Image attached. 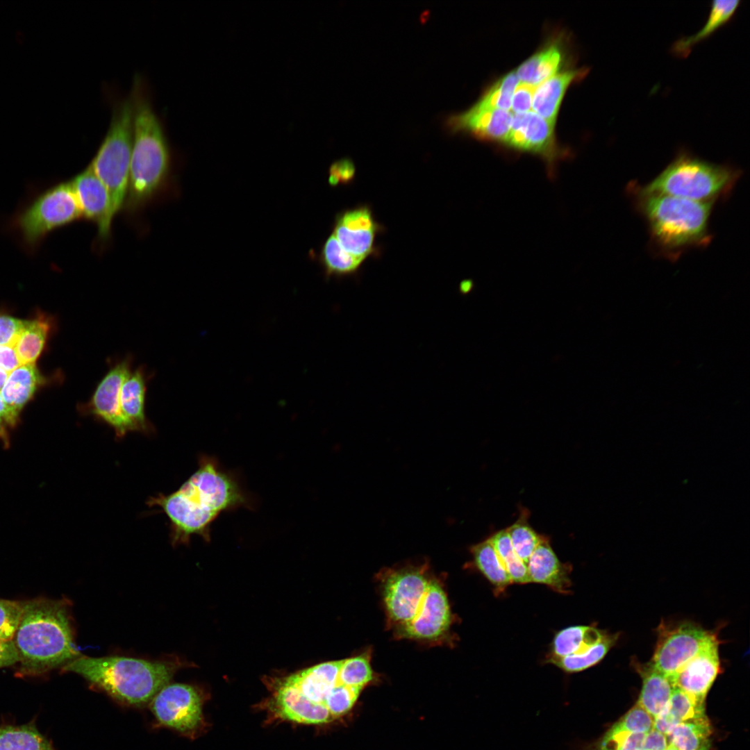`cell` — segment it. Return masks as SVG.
Here are the masks:
<instances>
[{
	"label": "cell",
	"instance_id": "obj_19",
	"mask_svg": "<svg viewBox=\"0 0 750 750\" xmlns=\"http://www.w3.org/2000/svg\"><path fill=\"white\" fill-rule=\"evenodd\" d=\"M588 68L568 69L558 72L535 87L533 111L555 126L560 103L569 86L585 77Z\"/></svg>",
	"mask_w": 750,
	"mask_h": 750
},
{
	"label": "cell",
	"instance_id": "obj_41",
	"mask_svg": "<svg viewBox=\"0 0 750 750\" xmlns=\"http://www.w3.org/2000/svg\"><path fill=\"white\" fill-rule=\"evenodd\" d=\"M356 167L349 158L334 162L328 171V183L333 186L350 183L355 176Z\"/></svg>",
	"mask_w": 750,
	"mask_h": 750
},
{
	"label": "cell",
	"instance_id": "obj_11",
	"mask_svg": "<svg viewBox=\"0 0 750 750\" xmlns=\"http://www.w3.org/2000/svg\"><path fill=\"white\" fill-rule=\"evenodd\" d=\"M132 362L131 356L114 361L89 401L78 406L82 415L92 417L107 424L113 429L117 438L127 434L119 411V394L125 378L132 370Z\"/></svg>",
	"mask_w": 750,
	"mask_h": 750
},
{
	"label": "cell",
	"instance_id": "obj_48",
	"mask_svg": "<svg viewBox=\"0 0 750 750\" xmlns=\"http://www.w3.org/2000/svg\"><path fill=\"white\" fill-rule=\"evenodd\" d=\"M710 745H711V744H710V742H707L706 744H704V745H703V746L702 747H701V748H700V749H699V750H710Z\"/></svg>",
	"mask_w": 750,
	"mask_h": 750
},
{
	"label": "cell",
	"instance_id": "obj_17",
	"mask_svg": "<svg viewBox=\"0 0 750 750\" xmlns=\"http://www.w3.org/2000/svg\"><path fill=\"white\" fill-rule=\"evenodd\" d=\"M718 647L717 637L669 678L674 687L705 701L721 670Z\"/></svg>",
	"mask_w": 750,
	"mask_h": 750
},
{
	"label": "cell",
	"instance_id": "obj_36",
	"mask_svg": "<svg viewBox=\"0 0 750 750\" xmlns=\"http://www.w3.org/2000/svg\"><path fill=\"white\" fill-rule=\"evenodd\" d=\"M339 675L344 685L363 688L373 679L371 653L365 651L342 660Z\"/></svg>",
	"mask_w": 750,
	"mask_h": 750
},
{
	"label": "cell",
	"instance_id": "obj_4",
	"mask_svg": "<svg viewBox=\"0 0 750 750\" xmlns=\"http://www.w3.org/2000/svg\"><path fill=\"white\" fill-rule=\"evenodd\" d=\"M71 608L67 599L38 597L23 601L12 640L19 656L17 677L42 676L81 656Z\"/></svg>",
	"mask_w": 750,
	"mask_h": 750
},
{
	"label": "cell",
	"instance_id": "obj_34",
	"mask_svg": "<svg viewBox=\"0 0 750 750\" xmlns=\"http://www.w3.org/2000/svg\"><path fill=\"white\" fill-rule=\"evenodd\" d=\"M519 83L515 72H510L487 89L474 104L482 108L510 111L512 97Z\"/></svg>",
	"mask_w": 750,
	"mask_h": 750
},
{
	"label": "cell",
	"instance_id": "obj_2",
	"mask_svg": "<svg viewBox=\"0 0 750 750\" xmlns=\"http://www.w3.org/2000/svg\"><path fill=\"white\" fill-rule=\"evenodd\" d=\"M129 94L133 110V136L124 209L135 214L168 189L173 153L165 124L154 108L149 85L140 74L134 76Z\"/></svg>",
	"mask_w": 750,
	"mask_h": 750
},
{
	"label": "cell",
	"instance_id": "obj_32",
	"mask_svg": "<svg viewBox=\"0 0 750 750\" xmlns=\"http://www.w3.org/2000/svg\"><path fill=\"white\" fill-rule=\"evenodd\" d=\"M50 329L48 321L35 319L26 321L15 345L21 365L35 364L45 344Z\"/></svg>",
	"mask_w": 750,
	"mask_h": 750
},
{
	"label": "cell",
	"instance_id": "obj_3",
	"mask_svg": "<svg viewBox=\"0 0 750 750\" xmlns=\"http://www.w3.org/2000/svg\"><path fill=\"white\" fill-rule=\"evenodd\" d=\"M238 484L212 458L203 456L198 469L177 489L147 501L168 517L174 546L188 544L193 535L209 539L212 522L224 511L244 504Z\"/></svg>",
	"mask_w": 750,
	"mask_h": 750
},
{
	"label": "cell",
	"instance_id": "obj_42",
	"mask_svg": "<svg viewBox=\"0 0 750 750\" xmlns=\"http://www.w3.org/2000/svg\"><path fill=\"white\" fill-rule=\"evenodd\" d=\"M534 89L533 86L519 83L512 97V112L519 114L531 111Z\"/></svg>",
	"mask_w": 750,
	"mask_h": 750
},
{
	"label": "cell",
	"instance_id": "obj_15",
	"mask_svg": "<svg viewBox=\"0 0 750 750\" xmlns=\"http://www.w3.org/2000/svg\"><path fill=\"white\" fill-rule=\"evenodd\" d=\"M512 112L474 104L467 110L448 115L444 126L451 133H467L473 137L504 144L510 131Z\"/></svg>",
	"mask_w": 750,
	"mask_h": 750
},
{
	"label": "cell",
	"instance_id": "obj_45",
	"mask_svg": "<svg viewBox=\"0 0 750 750\" xmlns=\"http://www.w3.org/2000/svg\"><path fill=\"white\" fill-rule=\"evenodd\" d=\"M19 365L15 347L0 345V367L10 374Z\"/></svg>",
	"mask_w": 750,
	"mask_h": 750
},
{
	"label": "cell",
	"instance_id": "obj_27",
	"mask_svg": "<svg viewBox=\"0 0 750 750\" xmlns=\"http://www.w3.org/2000/svg\"><path fill=\"white\" fill-rule=\"evenodd\" d=\"M0 750H55L33 723L0 726Z\"/></svg>",
	"mask_w": 750,
	"mask_h": 750
},
{
	"label": "cell",
	"instance_id": "obj_33",
	"mask_svg": "<svg viewBox=\"0 0 750 750\" xmlns=\"http://www.w3.org/2000/svg\"><path fill=\"white\" fill-rule=\"evenodd\" d=\"M488 540L499 554L512 582L531 583L527 565L516 553L506 530L495 533Z\"/></svg>",
	"mask_w": 750,
	"mask_h": 750
},
{
	"label": "cell",
	"instance_id": "obj_40",
	"mask_svg": "<svg viewBox=\"0 0 750 750\" xmlns=\"http://www.w3.org/2000/svg\"><path fill=\"white\" fill-rule=\"evenodd\" d=\"M26 322L7 315L0 314V345L15 347Z\"/></svg>",
	"mask_w": 750,
	"mask_h": 750
},
{
	"label": "cell",
	"instance_id": "obj_18",
	"mask_svg": "<svg viewBox=\"0 0 750 750\" xmlns=\"http://www.w3.org/2000/svg\"><path fill=\"white\" fill-rule=\"evenodd\" d=\"M149 378L146 368L140 366L130 372L122 385L119 411L127 433L139 432L148 435L155 431L145 411L147 383Z\"/></svg>",
	"mask_w": 750,
	"mask_h": 750
},
{
	"label": "cell",
	"instance_id": "obj_6",
	"mask_svg": "<svg viewBox=\"0 0 750 750\" xmlns=\"http://www.w3.org/2000/svg\"><path fill=\"white\" fill-rule=\"evenodd\" d=\"M178 660L79 656L61 668L79 674L116 699L133 706L152 700L181 667Z\"/></svg>",
	"mask_w": 750,
	"mask_h": 750
},
{
	"label": "cell",
	"instance_id": "obj_20",
	"mask_svg": "<svg viewBox=\"0 0 750 750\" xmlns=\"http://www.w3.org/2000/svg\"><path fill=\"white\" fill-rule=\"evenodd\" d=\"M35 364L21 365L8 374L0 391L11 428L17 425L19 413L42 383Z\"/></svg>",
	"mask_w": 750,
	"mask_h": 750
},
{
	"label": "cell",
	"instance_id": "obj_49",
	"mask_svg": "<svg viewBox=\"0 0 750 750\" xmlns=\"http://www.w3.org/2000/svg\"><path fill=\"white\" fill-rule=\"evenodd\" d=\"M665 750H678V749L676 747H674V746L669 744L667 748Z\"/></svg>",
	"mask_w": 750,
	"mask_h": 750
},
{
	"label": "cell",
	"instance_id": "obj_26",
	"mask_svg": "<svg viewBox=\"0 0 750 750\" xmlns=\"http://www.w3.org/2000/svg\"><path fill=\"white\" fill-rule=\"evenodd\" d=\"M604 634L599 629L588 626L565 628L556 634L549 656L560 658L580 653L599 641Z\"/></svg>",
	"mask_w": 750,
	"mask_h": 750
},
{
	"label": "cell",
	"instance_id": "obj_16",
	"mask_svg": "<svg viewBox=\"0 0 750 750\" xmlns=\"http://www.w3.org/2000/svg\"><path fill=\"white\" fill-rule=\"evenodd\" d=\"M378 228L370 208L362 206L340 213L333 235L345 251L364 261L374 251Z\"/></svg>",
	"mask_w": 750,
	"mask_h": 750
},
{
	"label": "cell",
	"instance_id": "obj_31",
	"mask_svg": "<svg viewBox=\"0 0 750 750\" xmlns=\"http://www.w3.org/2000/svg\"><path fill=\"white\" fill-rule=\"evenodd\" d=\"M319 258L328 277L353 275L363 262L345 251L333 234L324 243Z\"/></svg>",
	"mask_w": 750,
	"mask_h": 750
},
{
	"label": "cell",
	"instance_id": "obj_39",
	"mask_svg": "<svg viewBox=\"0 0 750 750\" xmlns=\"http://www.w3.org/2000/svg\"><path fill=\"white\" fill-rule=\"evenodd\" d=\"M654 719L641 706L635 704L614 726L633 733H647L653 726Z\"/></svg>",
	"mask_w": 750,
	"mask_h": 750
},
{
	"label": "cell",
	"instance_id": "obj_28",
	"mask_svg": "<svg viewBox=\"0 0 750 750\" xmlns=\"http://www.w3.org/2000/svg\"><path fill=\"white\" fill-rule=\"evenodd\" d=\"M617 640V635L605 633L599 641L580 653L560 658L549 656L548 661L565 672H579L599 663Z\"/></svg>",
	"mask_w": 750,
	"mask_h": 750
},
{
	"label": "cell",
	"instance_id": "obj_30",
	"mask_svg": "<svg viewBox=\"0 0 750 750\" xmlns=\"http://www.w3.org/2000/svg\"><path fill=\"white\" fill-rule=\"evenodd\" d=\"M471 552L476 567L496 588L503 590L512 583L499 554L488 539L474 545Z\"/></svg>",
	"mask_w": 750,
	"mask_h": 750
},
{
	"label": "cell",
	"instance_id": "obj_1",
	"mask_svg": "<svg viewBox=\"0 0 750 750\" xmlns=\"http://www.w3.org/2000/svg\"><path fill=\"white\" fill-rule=\"evenodd\" d=\"M381 586L388 622L396 638L435 643L449 634V599L426 565L388 569L381 577Z\"/></svg>",
	"mask_w": 750,
	"mask_h": 750
},
{
	"label": "cell",
	"instance_id": "obj_46",
	"mask_svg": "<svg viewBox=\"0 0 750 750\" xmlns=\"http://www.w3.org/2000/svg\"><path fill=\"white\" fill-rule=\"evenodd\" d=\"M10 428H12L9 422L7 409L0 394V442L6 447L10 444Z\"/></svg>",
	"mask_w": 750,
	"mask_h": 750
},
{
	"label": "cell",
	"instance_id": "obj_22",
	"mask_svg": "<svg viewBox=\"0 0 750 750\" xmlns=\"http://www.w3.org/2000/svg\"><path fill=\"white\" fill-rule=\"evenodd\" d=\"M642 685L637 704L655 719L665 708L674 687L669 677L655 669L651 664L635 665Z\"/></svg>",
	"mask_w": 750,
	"mask_h": 750
},
{
	"label": "cell",
	"instance_id": "obj_13",
	"mask_svg": "<svg viewBox=\"0 0 750 750\" xmlns=\"http://www.w3.org/2000/svg\"><path fill=\"white\" fill-rule=\"evenodd\" d=\"M504 144L542 157L550 169L562 156L556 141L555 126L533 110L513 114L510 131Z\"/></svg>",
	"mask_w": 750,
	"mask_h": 750
},
{
	"label": "cell",
	"instance_id": "obj_35",
	"mask_svg": "<svg viewBox=\"0 0 750 750\" xmlns=\"http://www.w3.org/2000/svg\"><path fill=\"white\" fill-rule=\"evenodd\" d=\"M506 530L516 553L527 565L530 556L543 536L533 529L524 515Z\"/></svg>",
	"mask_w": 750,
	"mask_h": 750
},
{
	"label": "cell",
	"instance_id": "obj_9",
	"mask_svg": "<svg viewBox=\"0 0 750 750\" xmlns=\"http://www.w3.org/2000/svg\"><path fill=\"white\" fill-rule=\"evenodd\" d=\"M83 219L76 194L69 181L54 184L36 194L14 214L9 226L22 247L33 253L51 231Z\"/></svg>",
	"mask_w": 750,
	"mask_h": 750
},
{
	"label": "cell",
	"instance_id": "obj_38",
	"mask_svg": "<svg viewBox=\"0 0 750 750\" xmlns=\"http://www.w3.org/2000/svg\"><path fill=\"white\" fill-rule=\"evenodd\" d=\"M22 612L23 601L0 598V640H13Z\"/></svg>",
	"mask_w": 750,
	"mask_h": 750
},
{
	"label": "cell",
	"instance_id": "obj_5",
	"mask_svg": "<svg viewBox=\"0 0 750 750\" xmlns=\"http://www.w3.org/2000/svg\"><path fill=\"white\" fill-rule=\"evenodd\" d=\"M630 189L647 224L651 243L661 256L677 259L684 251L710 242L708 222L713 202L646 193L634 184Z\"/></svg>",
	"mask_w": 750,
	"mask_h": 750
},
{
	"label": "cell",
	"instance_id": "obj_25",
	"mask_svg": "<svg viewBox=\"0 0 750 750\" xmlns=\"http://www.w3.org/2000/svg\"><path fill=\"white\" fill-rule=\"evenodd\" d=\"M740 3V1H714L704 26L695 34L677 40L672 45L673 54L680 58L687 57L695 45L710 36L733 17Z\"/></svg>",
	"mask_w": 750,
	"mask_h": 750
},
{
	"label": "cell",
	"instance_id": "obj_8",
	"mask_svg": "<svg viewBox=\"0 0 750 750\" xmlns=\"http://www.w3.org/2000/svg\"><path fill=\"white\" fill-rule=\"evenodd\" d=\"M108 130L90 162L106 187L114 216L126 201L132 149L133 103L130 94L110 98Z\"/></svg>",
	"mask_w": 750,
	"mask_h": 750
},
{
	"label": "cell",
	"instance_id": "obj_37",
	"mask_svg": "<svg viewBox=\"0 0 750 750\" xmlns=\"http://www.w3.org/2000/svg\"><path fill=\"white\" fill-rule=\"evenodd\" d=\"M360 687L338 684L328 696L324 706L333 719L347 713L354 705L360 692Z\"/></svg>",
	"mask_w": 750,
	"mask_h": 750
},
{
	"label": "cell",
	"instance_id": "obj_12",
	"mask_svg": "<svg viewBox=\"0 0 750 750\" xmlns=\"http://www.w3.org/2000/svg\"><path fill=\"white\" fill-rule=\"evenodd\" d=\"M151 709L160 724L183 733L201 722L200 694L190 685L167 684L153 698Z\"/></svg>",
	"mask_w": 750,
	"mask_h": 750
},
{
	"label": "cell",
	"instance_id": "obj_23",
	"mask_svg": "<svg viewBox=\"0 0 750 750\" xmlns=\"http://www.w3.org/2000/svg\"><path fill=\"white\" fill-rule=\"evenodd\" d=\"M564 59L561 44L551 42L522 62L515 73L520 83L536 87L557 74Z\"/></svg>",
	"mask_w": 750,
	"mask_h": 750
},
{
	"label": "cell",
	"instance_id": "obj_44",
	"mask_svg": "<svg viewBox=\"0 0 750 750\" xmlns=\"http://www.w3.org/2000/svg\"><path fill=\"white\" fill-rule=\"evenodd\" d=\"M19 656L13 640H0V669L15 665Z\"/></svg>",
	"mask_w": 750,
	"mask_h": 750
},
{
	"label": "cell",
	"instance_id": "obj_7",
	"mask_svg": "<svg viewBox=\"0 0 750 750\" xmlns=\"http://www.w3.org/2000/svg\"><path fill=\"white\" fill-rule=\"evenodd\" d=\"M738 169L718 165L681 151L651 182L639 189L699 202H715L733 188Z\"/></svg>",
	"mask_w": 750,
	"mask_h": 750
},
{
	"label": "cell",
	"instance_id": "obj_47",
	"mask_svg": "<svg viewBox=\"0 0 750 750\" xmlns=\"http://www.w3.org/2000/svg\"><path fill=\"white\" fill-rule=\"evenodd\" d=\"M8 374H9L8 372H6L4 369L0 367V391L1 390L7 380Z\"/></svg>",
	"mask_w": 750,
	"mask_h": 750
},
{
	"label": "cell",
	"instance_id": "obj_24",
	"mask_svg": "<svg viewBox=\"0 0 750 750\" xmlns=\"http://www.w3.org/2000/svg\"><path fill=\"white\" fill-rule=\"evenodd\" d=\"M705 716V701L674 688L667 706L654 719L653 728L666 735L678 723Z\"/></svg>",
	"mask_w": 750,
	"mask_h": 750
},
{
	"label": "cell",
	"instance_id": "obj_29",
	"mask_svg": "<svg viewBox=\"0 0 750 750\" xmlns=\"http://www.w3.org/2000/svg\"><path fill=\"white\" fill-rule=\"evenodd\" d=\"M711 726L706 716L681 722L666 734L669 744L678 750H699L710 742Z\"/></svg>",
	"mask_w": 750,
	"mask_h": 750
},
{
	"label": "cell",
	"instance_id": "obj_10",
	"mask_svg": "<svg viewBox=\"0 0 750 750\" xmlns=\"http://www.w3.org/2000/svg\"><path fill=\"white\" fill-rule=\"evenodd\" d=\"M657 633L655 650L649 663L669 678L717 638L715 633L689 622H662Z\"/></svg>",
	"mask_w": 750,
	"mask_h": 750
},
{
	"label": "cell",
	"instance_id": "obj_21",
	"mask_svg": "<svg viewBox=\"0 0 750 750\" xmlns=\"http://www.w3.org/2000/svg\"><path fill=\"white\" fill-rule=\"evenodd\" d=\"M527 568L531 583L544 584L560 592H567L571 585L568 567L559 560L544 537L530 556Z\"/></svg>",
	"mask_w": 750,
	"mask_h": 750
},
{
	"label": "cell",
	"instance_id": "obj_14",
	"mask_svg": "<svg viewBox=\"0 0 750 750\" xmlns=\"http://www.w3.org/2000/svg\"><path fill=\"white\" fill-rule=\"evenodd\" d=\"M80 204L83 217L97 228L99 242H107L112 235L115 217L108 192L89 164L71 180Z\"/></svg>",
	"mask_w": 750,
	"mask_h": 750
},
{
	"label": "cell",
	"instance_id": "obj_43",
	"mask_svg": "<svg viewBox=\"0 0 750 750\" xmlns=\"http://www.w3.org/2000/svg\"><path fill=\"white\" fill-rule=\"evenodd\" d=\"M669 745L667 735L654 728L647 733L642 743V750H665Z\"/></svg>",
	"mask_w": 750,
	"mask_h": 750
}]
</instances>
